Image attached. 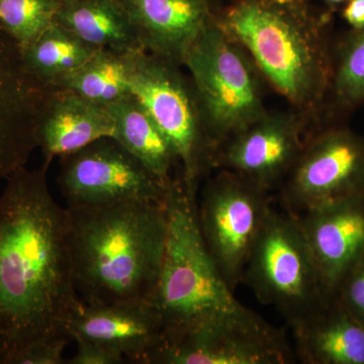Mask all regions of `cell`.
<instances>
[{
    "label": "cell",
    "mask_w": 364,
    "mask_h": 364,
    "mask_svg": "<svg viewBox=\"0 0 364 364\" xmlns=\"http://www.w3.org/2000/svg\"><path fill=\"white\" fill-rule=\"evenodd\" d=\"M342 18L352 31L364 30V0H348L341 9Z\"/></svg>",
    "instance_id": "cell-28"
},
{
    "label": "cell",
    "mask_w": 364,
    "mask_h": 364,
    "mask_svg": "<svg viewBox=\"0 0 364 364\" xmlns=\"http://www.w3.org/2000/svg\"><path fill=\"white\" fill-rule=\"evenodd\" d=\"M70 337H55L28 347L14 355L9 364H63L67 344Z\"/></svg>",
    "instance_id": "cell-26"
},
{
    "label": "cell",
    "mask_w": 364,
    "mask_h": 364,
    "mask_svg": "<svg viewBox=\"0 0 364 364\" xmlns=\"http://www.w3.org/2000/svg\"><path fill=\"white\" fill-rule=\"evenodd\" d=\"M196 200L181 179L170 188L164 255L148 301L161 326L162 345L177 343L252 311L236 299L208 254L198 225Z\"/></svg>",
    "instance_id": "cell-4"
},
{
    "label": "cell",
    "mask_w": 364,
    "mask_h": 364,
    "mask_svg": "<svg viewBox=\"0 0 364 364\" xmlns=\"http://www.w3.org/2000/svg\"><path fill=\"white\" fill-rule=\"evenodd\" d=\"M334 296L364 325V255L342 280Z\"/></svg>",
    "instance_id": "cell-25"
},
{
    "label": "cell",
    "mask_w": 364,
    "mask_h": 364,
    "mask_svg": "<svg viewBox=\"0 0 364 364\" xmlns=\"http://www.w3.org/2000/svg\"><path fill=\"white\" fill-rule=\"evenodd\" d=\"M58 1L61 2V4H64V2L73 1V0H58Z\"/></svg>",
    "instance_id": "cell-30"
},
{
    "label": "cell",
    "mask_w": 364,
    "mask_h": 364,
    "mask_svg": "<svg viewBox=\"0 0 364 364\" xmlns=\"http://www.w3.org/2000/svg\"><path fill=\"white\" fill-rule=\"evenodd\" d=\"M58 0H0V28L21 53L55 23Z\"/></svg>",
    "instance_id": "cell-24"
},
{
    "label": "cell",
    "mask_w": 364,
    "mask_h": 364,
    "mask_svg": "<svg viewBox=\"0 0 364 364\" xmlns=\"http://www.w3.org/2000/svg\"><path fill=\"white\" fill-rule=\"evenodd\" d=\"M183 67L195 87L215 152L267 111L264 77L248 53L215 21L191 48Z\"/></svg>",
    "instance_id": "cell-5"
},
{
    "label": "cell",
    "mask_w": 364,
    "mask_h": 364,
    "mask_svg": "<svg viewBox=\"0 0 364 364\" xmlns=\"http://www.w3.org/2000/svg\"><path fill=\"white\" fill-rule=\"evenodd\" d=\"M131 55L98 50L82 66L49 87L73 91L91 102L109 107L132 93Z\"/></svg>",
    "instance_id": "cell-21"
},
{
    "label": "cell",
    "mask_w": 364,
    "mask_h": 364,
    "mask_svg": "<svg viewBox=\"0 0 364 364\" xmlns=\"http://www.w3.org/2000/svg\"><path fill=\"white\" fill-rule=\"evenodd\" d=\"M114 119L107 107L91 102L73 91L47 87L35 124V141L50 165L85 146L114 136Z\"/></svg>",
    "instance_id": "cell-17"
},
{
    "label": "cell",
    "mask_w": 364,
    "mask_h": 364,
    "mask_svg": "<svg viewBox=\"0 0 364 364\" xmlns=\"http://www.w3.org/2000/svg\"><path fill=\"white\" fill-rule=\"evenodd\" d=\"M76 353L66 363L68 364H121L127 363L123 354L98 342L75 338Z\"/></svg>",
    "instance_id": "cell-27"
},
{
    "label": "cell",
    "mask_w": 364,
    "mask_h": 364,
    "mask_svg": "<svg viewBox=\"0 0 364 364\" xmlns=\"http://www.w3.org/2000/svg\"><path fill=\"white\" fill-rule=\"evenodd\" d=\"M144 51L183 67L196 40L214 23L213 0H119Z\"/></svg>",
    "instance_id": "cell-16"
},
{
    "label": "cell",
    "mask_w": 364,
    "mask_h": 364,
    "mask_svg": "<svg viewBox=\"0 0 364 364\" xmlns=\"http://www.w3.org/2000/svg\"><path fill=\"white\" fill-rule=\"evenodd\" d=\"M55 21L98 50L122 54L143 50L133 21L119 0L64 2Z\"/></svg>",
    "instance_id": "cell-20"
},
{
    "label": "cell",
    "mask_w": 364,
    "mask_h": 364,
    "mask_svg": "<svg viewBox=\"0 0 364 364\" xmlns=\"http://www.w3.org/2000/svg\"><path fill=\"white\" fill-rule=\"evenodd\" d=\"M97 51L55 21L21 54L28 71L49 87L82 66Z\"/></svg>",
    "instance_id": "cell-22"
},
{
    "label": "cell",
    "mask_w": 364,
    "mask_h": 364,
    "mask_svg": "<svg viewBox=\"0 0 364 364\" xmlns=\"http://www.w3.org/2000/svg\"><path fill=\"white\" fill-rule=\"evenodd\" d=\"M132 93L145 107L176 152L181 181L198 196L213 172L215 147L208 136L195 87L182 66L150 53H132Z\"/></svg>",
    "instance_id": "cell-7"
},
{
    "label": "cell",
    "mask_w": 364,
    "mask_h": 364,
    "mask_svg": "<svg viewBox=\"0 0 364 364\" xmlns=\"http://www.w3.org/2000/svg\"><path fill=\"white\" fill-rule=\"evenodd\" d=\"M59 159L58 186L67 208L130 202L166 205L172 186H165L112 136Z\"/></svg>",
    "instance_id": "cell-9"
},
{
    "label": "cell",
    "mask_w": 364,
    "mask_h": 364,
    "mask_svg": "<svg viewBox=\"0 0 364 364\" xmlns=\"http://www.w3.org/2000/svg\"><path fill=\"white\" fill-rule=\"evenodd\" d=\"M291 330L301 363L364 364V325L335 296Z\"/></svg>",
    "instance_id": "cell-18"
},
{
    "label": "cell",
    "mask_w": 364,
    "mask_h": 364,
    "mask_svg": "<svg viewBox=\"0 0 364 364\" xmlns=\"http://www.w3.org/2000/svg\"><path fill=\"white\" fill-rule=\"evenodd\" d=\"M0 363H1V354H0Z\"/></svg>",
    "instance_id": "cell-31"
},
{
    "label": "cell",
    "mask_w": 364,
    "mask_h": 364,
    "mask_svg": "<svg viewBox=\"0 0 364 364\" xmlns=\"http://www.w3.org/2000/svg\"><path fill=\"white\" fill-rule=\"evenodd\" d=\"M279 188L293 215L364 193V136L338 126L313 132Z\"/></svg>",
    "instance_id": "cell-10"
},
{
    "label": "cell",
    "mask_w": 364,
    "mask_h": 364,
    "mask_svg": "<svg viewBox=\"0 0 364 364\" xmlns=\"http://www.w3.org/2000/svg\"><path fill=\"white\" fill-rule=\"evenodd\" d=\"M107 109L114 123L112 138L165 186H171L177 179H181V166L173 148L133 93Z\"/></svg>",
    "instance_id": "cell-19"
},
{
    "label": "cell",
    "mask_w": 364,
    "mask_h": 364,
    "mask_svg": "<svg viewBox=\"0 0 364 364\" xmlns=\"http://www.w3.org/2000/svg\"><path fill=\"white\" fill-rule=\"evenodd\" d=\"M312 122L301 112L267 111L215 150L213 171L226 170L270 193L280 188L305 147Z\"/></svg>",
    "instance_id": "cell-11"
},
{
    "label": "cell",
    "mask_w": 364,
    "mask_h": 364,
    "mask_svg": "<svg viewBox=\"0 0 364 364\" xmlns=\"http://www.w3.org/2000/svg\"><path fill=\"white\" fill-rule=\"evenodd\" d=\"M294 358L284 333L251 311L162 345L149 364H287Z\"/></svg>",
    "instance_id": "cell-12"
},
{
    "label": "cell",
    "mask_w": 364,
    "mask_h": 364,
    "mask_svg": "<svg viewBox=\"0 0 364 364\" xmlns=\"http://www.w3.org/2000/svg\"><path fill=\"white\" fill-rule=\"evenodd\" d=\"M66 210L79 299L95 305L149 301L164 255L166 205L130 202Z\"/></svg>",
    "instance_id": "cell-3"
},
{
    "label": "cell",
    "mask_w": 364,
    "mask_h": 364,
    "mask_svg": "<svg viewBox=\"0 0 364 364\" xmlns=\"http://www.w3.org/2000/svg\"><path fill=\"white\" fill-rule=\"evenodd\" d=\"M48 167L18 169L0 196L1 364L44 340L70 337L67 326L79 298L67 210L53 198Z\"/></svg>",
    "instance_id": "cell-1"
},
{
    "label": "cell",
    "mask_w": 364,
    "mask_h": 364,
    "mask_svg": "<svg viewBox=\"0 0 364 364\" xmlns=\"http://www.w3.org/2000/svg\"><path fill=\"white\" fill-rule=\"evenodd\" d=\"M334 7L289 0H231L215 21L248 53L265 81L313 124L331 86Z\"/></svg>",
    "instance_id": "cell-2"
},
{
    "label": "cell",
    "mask_w": 364,
    "mask_h": 364,
    "mask_svg": "<svg viewBox=\"0 0 364 364\" xmlns=\"http://www.w3.org/2000/svg\"><path fill=\"white\" fill-rule=\"evenodd\" d=\"M45 91L26 68L18 46L0 28V179L25 167L37 148L36 119Z\"/></svg>",
    "instance_id": "cell-13"
},
{
    "label": "cell",
    "mask_w": 364,
    "mask_h": 364,
    "mask_svg": "<svg viewBox=\"0 0 364 364\" xmlns=\"http://www.w3.org/2000/svg\"><path fill=\"white\" fill-rule=\"evenodd\" d=\"M289 1L311 2L313 1V0H289ZM324 1L327 2L328 6L336 9L337 6H343L345 2L348 1V0H324Z\"/></svg>",
    "instance_id": "cell-29"
},
{
    "label": "cell",
    "mask_w": 364,
    "mask_h": 364,
    "mask_svg": "<svg viewBox=\"0 0 364 364\" xmlns=\"http://www.w3.org/2000/svg\"><path fill=\"white\" fill-rule=\"evenodd\" d=\"M329 298L364 255V193L294 215Z\"/></svg>",
    "instance_id": "cell-14"
},
{
    "label": "cell",
    "mask_w": 364,
    "mask_h": 364,
    "mask_svg": "<svg viewBox=\"0 0 364 364\" xmlns=\"http://www.w3.org/2000/svg\"><path fill=\"white\" fill-rule=\"evenodd\" d=\"M243 282L277 309L291 329L318 313L326 294L296 218L270 208L246 265Z\"/></svg>",
    "instance_id": "cell-6"
},
{
    "label": "cell",
    "mask_w": 364,
    "mask_h": 364,
    "mask_svg": "<svg viewBox=\"0 0 364 364\" xmlns=\"http://www.w3.org/2000/svg\"><path fill=\"white\" fill-rule=\"evenodd\" d=\"M214 171L198 189V225L208 254L235 291L272 203L269 193L247 179L226 170Z\"/></svg>",
    "instance_id": "cell-8"
},
{
    "label": "cell",
    "mask_w": 364,
    "mask_h": 364,
    "mask_svg": "<svg viewBox=\"0 0 364 364\" xmlns=\"http://www.w3.org/2000/svg\"><path fill=\"white\" fill-rule=\"evenodd\" d=\"M328 98L337 111L349 112L364 105V30L352 31L333 55Z\"/></svg>",
    "instance_id": "cell-23"
},
{
    "label": "cell",
    "mask_w": 364,
    "mask_h": 364,
    "mask_svg": "<svg viewBox=\"0 0 364 364\" xmlns=\"http://www.w3.org/2000/svg\"><path fill=\"white\" fill-rule=\"evenodd\" d=\"M67 329L72 340L98 342L138 364H149L164 342L161 326L148 301L95 305L78 299Z\"/></svg>",
    "instance_id": "cell-15"
}]
</instances>
